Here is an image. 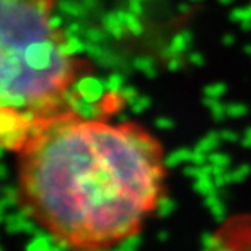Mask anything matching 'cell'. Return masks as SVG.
<instances>
[{"instance_id": "obj_1", "label": "cell", "mask_w": 251, "mask_h": 251, "mask_svg": "<svg viewBox=\"0 0 251 251\" xmlns=\"http://www.w3.org/2000/svg\"><path fill=\"white\" fill-rule=\"evenodd\" d=\"M20 209L64 251H113L142 232L167 184L163 144L134 121L67 109L17 153Z\"/></svg>"}, {"instance_id": "obj_2", "label": "cell", "mask_w": 251, "mask_h": 251, "mask_svg": "<svg viewBox=\"0 0 251 251\" xmlns=\"http://www.w3.org/2000/svg\"><path fill=\"white\" fill-rule=\"evenodd\" d=\"M54 15H26L0 25V103L36 124L67 109L85 69Z\"/></svg>"}, {"instance_id": "obj_3", "label": "cell", "mask_w": 251, "mask_h": 251, "mask_svg": "<svg viewBox=\"0 0 251 251\" xmlns=\"http://www.w3.org/2000/svg\"><path fill=\"white\" fill-rule=\"evenodd\" d=\"M207 251H251V215L228 219L210 238Z\"/></svg>"}]
</instances>
